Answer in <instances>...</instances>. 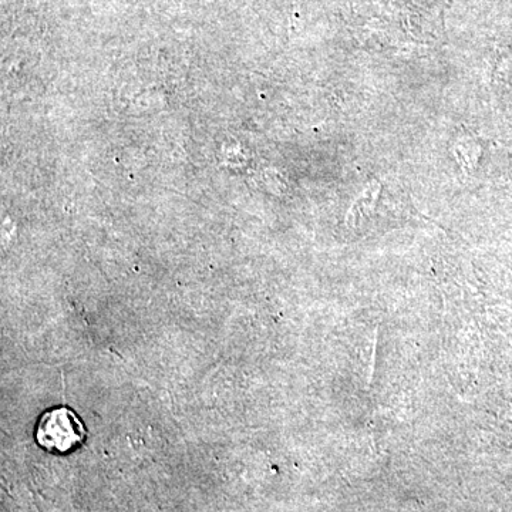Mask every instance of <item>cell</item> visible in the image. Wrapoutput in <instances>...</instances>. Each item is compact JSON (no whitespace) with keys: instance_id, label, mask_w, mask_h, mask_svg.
<instances>
[{"instance_id":"cell-1","label":"cell","mask_w":512,"mask_h":512,"mask_svg":"<svg viewBox=\"0 0 512 512\" xmlns=\"http://www.w3.org/2000/svg\"><path fill=\"white\" fill-rule=\"evenodd\" d=\"M86 439V429L77 414L67 407L47 410L36 427V440L40 447L52 453L66 454Z\"/></svg>"}]
</instances>
